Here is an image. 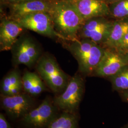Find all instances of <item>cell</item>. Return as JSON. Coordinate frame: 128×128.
<instances>
[{
    "label": "cell",
    "instance_id": "8992f818",
    "mask_svg": "<svg viewBox=\"0 0 128 128\" xmlns=\"http://www.w3.org/2000/svg\"><path fill=\"white\" fill-rule=\"evenodd\" d=\"M114 23L104 17L87 20L79 32L78 39H88L103 46L110 36Z\"/></svg>",
    "mask_w": 128,
    "mask_h": 128
},
{
    "label": "cell",
    "instance_id": "7402d4cb",
    "mask_svg": "<svg viewBox=\"0 0 128 128\" xmlns=\"http://www.w3.org/2000/svg\"><path fill=\"white\" fill-rule=\"evenodd\" d=\"M30 0H0V2H1V4H2L3 5H5L18 4V3L26 2Z\"/></svg>",
    "mask_w": 128,
    "mask_h": 128
},
{
    "label": "cell",
    "instance_id": "2e32d148",
    "mask_svg": "<svg viewBox=\"0 0 128 128\" xmlns=\"http://www.w3.org/2000/svg\"><path fill=\"white\" fill-rule=\"evenodd\" d=\"M78 117L74 113L64 112L56 116L46 128H77Z\"/></svg>",
    "mask_w": 128,
    "mask_h": 128
},
{
    "label": "cell",
    "instance_id": "5bb4252c",
    "mask_svg": "<svg viewBox=\"0 0 128 128\" xmlns=\"http://www.w3.org/2000/svg\"><path fill=\"white\" fill-rule=\"evenodd\" d=\"M43 80L38 74L26 71L22 76L23 91L32 96H36L46 90Z\"/></svg>",
    "mask_w": 128,
    "mask_h": 128
},
{
    "label": "cell",
    "instance_id": "7a4b0ae2",
    "mask_svg": "<svg viewBox=\"0 0 128 128\" xmlns=\"http://www.w3.org/2000/svg\"><path fill=\"white\" fill-rule=\"evenodd\" d=\"M66 49L78 61L79 71L84 75L92 74L104 55L105 48L88 39L68 41Z\"/></svg>",
    "mask_w": 128,
    "mask_h": 128
},
{
    "label": "cell",
    "instance_id": "9a60e30c",
    "mask_svg": "<svg viewBox=\"0 0 128 128\" xmlns=\"http://www.w3.org/2000/svg\"><path fill=\"white\" fill-rule=\"evenodd\" d=\"M128 32V18L117 20L114 23L110 36L103 47L115 48Z\"/></svg>",
    "mask_w": 128,
    "mask_h": 128
},
{
    "label": "cell",
    "instance_id": "ac0fdd59",
    "mask_svg": "<svg viewBox=\"0 0 128 128\" xmlns=\"http://www.w3.org/2000/svg\"><path fill=\"white\" fill-rule=\"evenodd\" d=\"M110 15L117 20L128 18V0H120L110 4Z\"/></svg>",
    "mask_w": 128,
    "mask_h": 128
},
{
    "label": "cell",
    "instance_id": "5b68a950",
    "mask_svg": "<svg viewBox=\"0 0 128 128\" xmlns=\"http://www.w3.org/2000/svg\"><path fill=\"white\" fill-rule=\"evenodd\" d=\"M84 84L82 76L76 74L71 78L66 87L54 100V104L64 112L74 113L82 99Z\"/></svg>",
    "mask_w": 128,
    "mask_h": 128
},
{
    "label": "cell",
    "instance_id": "3957f363",
    "mask_svg": "<svg viewBox=\"0 0 128 128\" xmlns=\"http://www.w3.org/2000/svg\"><path fill=\"white\" fill-rule=\"evenodd\" d=\"M36 64L38 74L51 90L55 93L63 91L70 79L55 58L46 54L41 56Z\"/></svg>",
    "mask_w": 128,
    "mask_h": 128
},
{
    "label": "cell",
    "instance_id": "30bf717a",
    "mask_svg": "<svg viewBox=\"0 0 128 128\" xmlns=\"http://www.w3.org/2000/svg\"><path fill=\"white\" fill-rule=\"evenodd\" d=\"M56 106L46 99L22 118L24 124L31 128L46 127L56 117Z\"/></svg>",
    "mask_w": 128,
    "mask_h": 128
},
{
    "label": "cell",
    "instance_id": "9c48e42d",
    "mask_svg": "<svg viewBox=\"0 0 128 128\" xmlns=\"http://www.w3.org/2000/svg\"><path fill=\"white\" fill-rule=\"evenodd\" d=\"M0 105L11 117L22 118L33 109L34 101L27 94L20 93L13 96H0Z\"/></svg>",
    "mask_w": 128,
    "mask_h": 128
},
{
    "label": "cell",
    "instance_id": "277c9868",
    "mask_svg": "<svg viewBox=\"0 0 128 128\" xmlns=\"http://www.w3.org/2000/svg\"><path fill=\"white\" fill-rule=\"evenodd\" d=\"M11 51L14 65L32 67L41 56V49L31 36L22 34L12 46Z\"/></svg>",
    "mask_w": 128,
    "mask_h": 128
},
{
    "label": "cell",
    "instance_id": "ffe728a7",
    "mask_svg": "<svg viewBox=\"0 0 128 128\" xmlns=\"http://www.w3.org/2000/svg\"><path fill=\"white\" fill-rule=\"evenodd\" d=\"M23 90L22 81L18 82L12 87L9 92L7 96H13L22 93V92Z\"/></svg>",
    "mask_w": 128,
    "mask_h": 128
},
{
    "label": "cell",
    "instance_id": "44dd1931",
    "mask_svg": "<svg viewBox=\"0 0 128 128\" xmlns=\"http://www.w3.org/2000/svg\"><path fill=\"white\" fill-rule=\"evenodd\" d=\"M0 128H12L2 113L0 114Z\"/></svg>",
    "mask_w": 128,
    "mask_h": 128
},
{
    "label": "cell",
    "instance_id": "d4e9b609",
    "mask_svg": "<svg viewBox=\"0 0 128 128\" xmlns=\"http://www.w3.org/2000/svg\"><path fill=\"white\" fill-rule=\"evenodd\" d=\"M51 1L54 2H60V1H71L72 0H50Z\"/></svg>",
    "mask_w": 128,
    "mask_h": 128
},
{
    "label": "cell",
    "instance_id": "7c38bea8",
    "mask_svg": "<svg viewBox=\"0 0 128 128\" xmlns=\"http://www.w3.org/2000/svg\"><path fill=\"white\" fill-rule=\"evenodd\" d=\"M25 30L15 20L2 18L0 24V51L10 50Z\"/></svg>",
    "mask_w": 128,
    "mask_h": 128
},
{
    "label": "cell",
    "instance_id": "ba28073f",
    "mask_svg": "<svg viewBox=\"0 0 128 128\" xmlns=\"http://www.w3.org/2000/svg\"><path fill=\"white\" fill-rule=\"evenodd\" d=\"M22 27L50 38H58L62 40L55 31L48 12H38L30 14L21 18L15 20Z\"/></svg>",
    "mask_w": 128,
    "mask_h": 128
},
{
    "label": "cell",
    "instance_id": "d6986e66",
    "mask_svg": "<svg viewBox=\"0 0 128 128\" xmlns=\"http://www.w3.org/2000/svg\"><path fill=\"white\" fill-rule=\"evenodd\" d=\"M116 50L124 53H128V32L125 35L124 38L119 42L116 47Z\"/></svg>",
    "mask_w": 128,
    "mask_h": 128
},
{
    "label": "cell",
    "instance_id": "603a6c76",
    "mask_svg": "<svg viewBox=\"0 0 128 128\" xmlns=\"http://www.w3.org/2000/svg\"><path fill=\"white\" fill-rule=\"evenodd\" d=\"M124 96L125 99L128 102V90L124 91Z\"/></svg>",
    "mask_w": 128,
    "mask_h": 128
},
{
    "label": "cell",
    "instance_id": "cb8c5ba5",
    "mask_svg": "<svg viewBox=\"0 0 128 128\" xmlns=\"http://www.w3.org/2000/svg\"><path fill=\"white\" fill-rule=\"evenodd\" d=\"M106 0L108 2V4L109 2V4H112V3H114V2H118V1L120 0Z\"/></svg>",
    "mask_w": 128,
    "mask_h": 128
},
{
    "label": "cell",
    "instance_id": "8fae6325",
    "mask_svg": "<svg viewBox=\"0 0 128 128\" xmlns=\"http://www.w3.org/2000/svg\"><path fill=\"white\" fill-rule=\"evenodd\" d=\"M50 0H32L18 4L5 5L8 13L5 17L14 20L38 12H48L51 5Z\"/></svg>",
    "mask_w": 128,
    "mask_h": 128
},
{
    "label": "cell",
    "instance_id": "e0dca14e",
    "mask_svg": "<svg viewBox=\"0 0 128 128\" xmlns=\"http://www.w3.org/2000/svg\"><path fill=\"white\" fill-rule=\"evenodd\" d=\"M22 81V76L17 69L10 71L2 80L0 83L1 96H7L10 89Z\"/></svg>",
    "mask_w": 128,
    "mask_h": 128
},
{
    "label": "cell",
    "instance_id": "484cf974",
    "mask_svg": "<svg viewBox=\"0 0 128 128\" xmlns=\"http://www.w3.org/2000/svg\"></svg>",
    "mask_w": 128,
    "mask_h": 128
},
{
    "label": "cell",
    "instance_id": "4fadbf2b",
    "mask_svg": "<svg viewBox=\"0 0 128 128\" xmlns=\"http://www.w3.org/2000/svg\"><path fill=\"white\" fill-rule=\"evenodd\" d=\"M71 2L84 21L110 15L109 6L106 0H72Z\"/></svg>",
    "mask_w": 128,
    "mask_h": 128
},
{
    "label": "cell",
    "instance_id": "6da1fadb",
    "mask_svg": "<svg viewBox=\"0 0 128 128\" xmlns=\"http://www.w3.org/2000/svg\"><path fill=\"white\" fill-rule=\"evenodd\" d=\"M48 12L55 31L63 40H78L79 32L84 20L71 1H51Z\"/></svg>",
    "mask_w": 128,
    "mask_h": 128
},
{
    "label": "cell",
    "instance_id": "52a82bcc",
    "mask_svg": "<svg viewBox=\"0 0 128 128\" xmlns=\"http://www.w3.org/2000/svg\"><path fill=\"white\" fill-rule=\"evenodd\" d=\"M128 65V54L115 48H105L104 55L92 74L98 77L110 78Z\"/></svg>",
    "mask_w": 128,
    "mask_h": 128
}]
</instances>
